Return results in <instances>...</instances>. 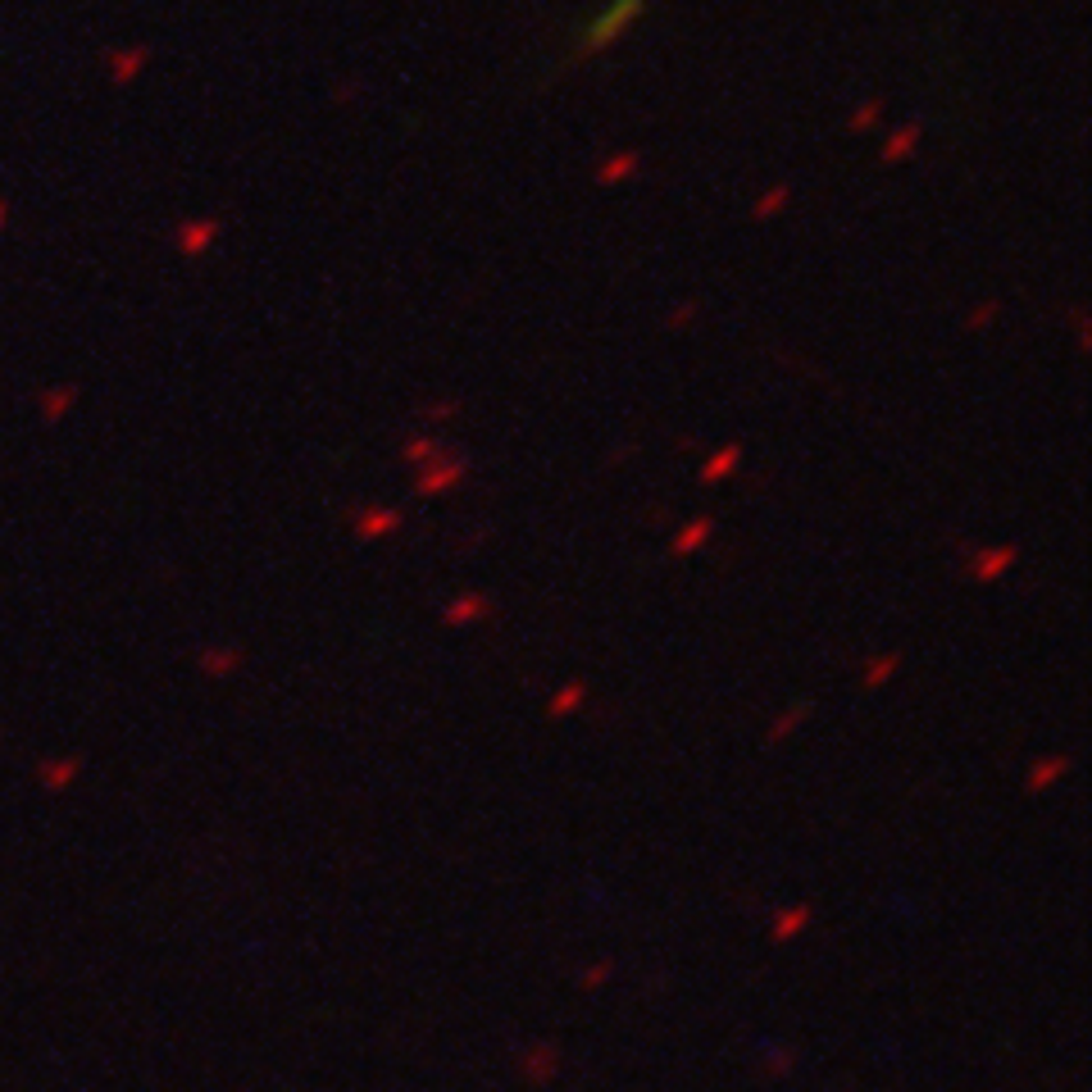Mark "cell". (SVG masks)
<instances>
[{
    "label": "cell",
    "mask_w": 1092,
    "mask_h": 1092,
    "mask_svg": "<svg viewBox=\"0 0 1092 1092\" xmlns=\"http://www.w3.org/2000/svg\"><path fill=\"white\" fill-rule=\"evenodd\" d=\"M392 528H401V514H396V510H387V514H360V532H364V537H378V532H392Z\"/></svg>",
    "instance_id": "8"
},
{
    "label": "cell",
    "mask_w": 1092,
    "mask_h": 1092,
    "mask_svg": "<svg viewBox=\"0 0 1092 1092\" xmlns=\"http://www.w3.org/2000/svg\"><path fill=\"white\" fill-rule=\"evenodd\" d=\"M469 473V464L464 460H446V464H428V469L419 473V496H433V492H446V487H455V482Z\"/></svg>",
    "instance_id": "2"
},
{
    "label": "cell",
    "mask_w": 1092,
    "mask_h": 1092,
    "mask_svg": "<svg viewBox=\"0 0 1092 1092\" xmlns=\"http://www.w3.org/2000/svg\"><path fill=\"white\" fill-rule=\"evenodd\" d=\"M487 611V601L482 597H464V601H455L451 611H446V624H469V615H482Z\"/></svg>",
    "instance_id": "10"
},
{
    "label": "cell",
    "mask_w": 1092,
    "mask_h": 1092,
    "mask_svg": "<svg viewBox=\"0 0 1092 1092\" xmlns=\"http://www.w3.org/2000/svg\"><path fill=\"white\" fill-rule=\"evenodd\" d=\"M738 460H742V446L733 442V446H724V451L715 455V460L701 469V482H719V478H728V473L738 469Z\"/></svg>",
    "instance_id": "5"
},
{
    "label": "cell",
    "mask_w": 1092,
    "mask_h": 1092,
    "mask_svg": "<svg viewBox=\"0 0 1092 1092\" xmlns=\"http://www.w3.org/2000/svg\"><path fill=\"white\" fill-rule=\"evenodd\" d=\"M642 168V155L638 150H620V155H611L606 164L597 168V183H624V177H633Z\"/></svg>",
    "instance_id": "3"
},
{
    "label": "cell",
    "mask_w": 1092,
    "mask_h": 1092,
    "mask_svg": "<svg viewBox=\"0 0 1092 1092\" xmlns=\"http://www.w3.org/2000/svg\"><path fill=\"white\" fill-rule=\"evenodd\" d=\"M710 532H715V523L710 519H697V523H688V528L679 532V541H674V556H688V552H697L701 541L710 537Z\"/></svg>",
    "instance_id": "7"
},
{
    "label": "cell",
    "mask_w": 1092,
    "mask_h": 1092,
    "mask_svg": "<svg viewBox=\"0 0 1092 1092\" xmlns=\"http://www.w3.org/2000/svg\"><path fill=\"white\" fill-rule=\"evenodd\" d=\"M993 315H997V301H988V306H979V310H975V319H970V324L979 328V324H988V319H993Z\"/></svg>",
    "instance_id": "14"
},
{
    "label": "cell",
    "mask_w": 1092,
    "mask_h": 1092,
    "mask_svg": "<svg viewBox=\"0 0 1092 1092\" xmlns=\"http://www.w3.org/2000/svg\"><path fill=\"white\" fill-rule=\"evenodd\" d=\"M787 201H792V188H787V183H778V188L769 192V197H760V201H756V219H774L778 210L787 206Z\"/></svg>",
    "instance_id": "9"
},
{
    "label": "cell",
    "mask_w": 1092,
    "mask_h": 1092,
    "mask_svg": "<svg viewBox=\"0 0 1092 1092\" xmlns=\"http://www.w3.org/2000/svg\"><path fill=\"white\" fill-rule=\"evenodd\" d=\"M647 14V0H611L606 10L597 14V19L583 28V37H579V50L574 55L579 59H592V55H601V50H611L615 41L624 37V32L633 28V23Z\"/></svg>",
    "instance_id": "1"
},
{
    "label": "cell",
    "mask_w": 1092,
    "mask_h": 1092,
    "mask_svg": "<svg viewBox=\"0 0 1092 1092\" xmlns=\"http://www.w3.org/2000/svg\"><path fill=\"white\" fill-rule=\"evenodd\" d=\"M916 141H920V123H911V128L892 132V141H887V146L878 150V159H883V164H896V159L916 155Z\"/></svg>",
    "instance_id": "4"
},
{
    "label": "cell",
    "mask_w": 1092,
    "mask_h": 1092,
    "mask_svg": "<svg viewBox=\"0 0 1092 1092\" xmlns=\"http://www.w3.org/2000/svg\"><path fill=\"white\" fill-rule=\"evenodd\" d=\"M1006 565H1015V547H1002L997 556H975V574H979L984 583H993L997 574L1006 570Z\"/></svg>",
    "instance_id": "6"
},
{
    "label": "cell",
    "mask_w": 1092,
    "mask_h": 1092,
    "mask_svg": "<svg viewBox=\"0 0 1092 1092\" xmlns=\"http://www.w3.org/2000/svg\"><path fill=\"white\" fill-rule=\"evenodd\" d=\"M442 446L437 442H414V446H405V460H423V455H437Z\"/></svg>",
    "instance_id": "12"
},
{
    "label": "cell",
    "mask_w": 1092,
    "mask_h": 1092,
    "mask_svg": "<svg viewBox=\"0 0 1092 1092\" xmlns=\"http://www.w3.org/2000/svg\"><path fill=\"white\" fill-rule=\"evenodd\" d=\"M878 114H883V105H878V100H865V105H860L856 114H851V132H865Z\"/></svg>",
    "instance_id": "11"
},
{
    "label": "cell",
    "mask_w": 1092,
    "mask_h": 1092,
    "mask_svg": "<svg viewBox=\"0 0 1092 1092\" xmlns=\"http://www.w3.org/2000/svg\"><path fill=\"white\" fill-rule=\"evenodd\" d=\"M579 697H583V688H579V683H574V688H565V697H561V701H556V706H552V715H565V710H570V706H574V701H579Z\"/></svg>",
    "instance_id": "13"
}]
</instances>
